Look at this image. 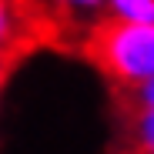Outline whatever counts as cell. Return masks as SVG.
I'll return each mask as SVG.
<instances>
[{"label":"cell","instance_id":"cell-6","mask_svg":"<svg viewBox=\"0 0 154 154\" xmlns=\"http://www.w3.org/2000/svg\"><path fill=\"white\" fill-rule=\"evenodd\" d=\"M23 54H17V50H10V47H0V87L7 84V74H10V67L20 60Z\"/></svg>","mask_w":154,"mask_h":154},{"label":"cell","instance_id":"cell-3","mask_svg":"<svg viewBox=\"0 0 154 154\" xmlns=\"http://www.w3.org/2000/svg\"><path fill=\"white\" fill-rule=\"evenodd\" d=\"M54 14L64 23H74V27H91L94 20H100V14L107 10V0H50Z\"/></svg>","mask_w":154,"mask_h":154},{"label":"cell","instance_id":"cell-1","mask_svg":"<svg viewBox=\"0 0 154 154\" xmlns=\"http://www.w3.org/2000/svg\"><path fill=\"white\" fill-rule=\"evenodd\" d=\"M84 57L127 94L154 77V23H127L100 17L84 30Z\"/></svg>","mask_w":154,"mask_h":154},{"label":"cell","instance_id":"cell-5","mask_svg":"<svg viewBox=\"0 0 154 154\" xmlns=\"http://www.w3.org/2000/svg\"><path fill=\"white\" fill-rule=\"evenodd\" d=\"M121 100H124V104H134V107H154V77H151L147 84L121 94Z\"/></svg>","mask_w":154,"mask_h":154},{"label":"cell","instance_id":"cell-2","mask_svg":"<svg viewBox=\"0 0 154 154\" xmlns=\"http://www.w3.org/2000/svg\"><path fill=\"white\" fill-rule=\"evenodd\" d=\"M60 17L54 7H40L30 0H0V47H10L17 54L27 50L40 40H50L60 27Z\"/></svg>","mask_w":154,"mask_h":154},{"label":"cell","instance_id":"cell-4","mask_svg":"<svg viewBox=\"0 0 154 154\" xmlns=\"http://www.w3.org/2000/svg\"><path fill=\"white\" fill-rule=\"evenodd\" d=\"M104 17L127 23H154V0H107Z\"/></svg>","mask_w":154,"mask_h":154}]
</instances>
